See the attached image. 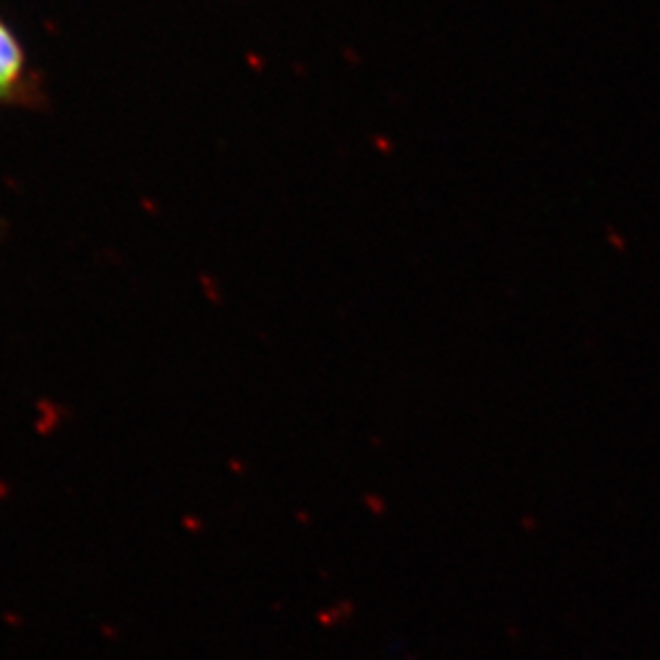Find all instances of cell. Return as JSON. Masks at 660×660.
Here are the masks:
<instances>
[{
  "label": "cell",
  "instance_id": "cell-1",
  "mask_svg": "<svg viewBox=\"0 0 660 660\" xmlns=\"http://www.w3.org/2000/svg\"><path fill=\"white\" fill-rule=\"evenodd\" d=\"M0 88L18 103L34 101V84L28 75L26 53L11 28L0 20Z\"/></svg>",
  "mask_w": 660,
  "mask_h": 660
},
{
  "label": "cell",
  "instance_id": "cell-2",
  "mask_svg": "<svg viewBox=\"0 0 660 660\" xmlns=\"http://www.w3.org/2000/svg\"><path fill=\"white\" fill-rule=\"evenodd\" d=\"M3 103H7V105H18V101H15L7 90L0 88V105H3Z\"/></svg>",
  "mask_w": 660,
  "mask_h": 660
}]
</instances>
